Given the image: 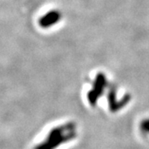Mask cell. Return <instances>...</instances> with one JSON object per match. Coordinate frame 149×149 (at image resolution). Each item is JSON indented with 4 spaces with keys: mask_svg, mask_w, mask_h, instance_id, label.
Listing matches in <instances>:
<instances>
[{
    "mask_svg": "<svg viewBox=\"0 0 149 149\" xmlns=\"http://www.w3.org/2000/svg\"><path fill=\"white\" fill-rule=\"evenodd\" d=\"M76 137V124L74 122H67L52 128L47 133V137L36 145L33 149H57Z\"/></svg>",
    "mask_w": 149,
    "mask_h": 149,
    "instance_id": "cell-1",
    "label": "cell"
},
{
    "mask_svg": "<svg viewBox=\"0 0 149 149\" xmlns=\"http://www.w3.org/2000/svg\"><path fill=\"white\" fill-rule=\"evenodd\" d=\"M105 85V80L104 76L99 75L96 79L95 85L93 86L92 90L88 93V100L92 106H95L96 104V102L98 99L101 95Z\"/></svg>",
    "mask_w": 149,
    "mask_h": 149,
    "instance_id": "cell-2",
    "label": "cell"
},
{
    "mask_svg": "<svg viewBox=\"0 0 149 149\" xmlns=\"http://www.w3.org/2000/svg\"><path fill=\"white\" fill-rule=\"evenodd\" d=\"M61 18V14L58 10L49 11L39 19V25L42 28H48L56 24Z\"/></svg>",
    "mask_w": 149,
    "mask_h": 149,
    "instance_id": "cell-3",
    "label": "cell"
},
{
    "mask_svg": "<svg viewBox=\"0 0 149 149\" xmlns=\"http://www.w3.org/2000/svg\"><path fill=\"white\" fill-rule=\"evenodd\" d=\"M140 129L144 133L149 134V118L144 119L143 121H142V123H140Z\"/></svg>",
    "mask_w": 149,
    "mask_h": 149,
    "instance_id": "cell-4",
    "label": "cell"
}]
</instances>
